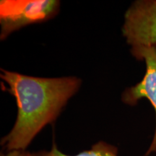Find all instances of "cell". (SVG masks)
<instances>
[{
    "instance_id": "cell-1",
    "label": "cell",
    "mask_w": 156,
    "mask_h": 156,
    "mask_svg": "<svg viewBox=\"0 0 156 156\" xmlns=\"http://www.w3.org/2000/svg\"><path fill=\"white\" fill-rule=\"evenodd\" d=\"M0 77L17 106L14 126L1 140L7 151L26 150L45 126L55 122L82 85L77 77H38L5 69Z\"/></svg>"
},
{
    "instance_id": "cell-2",
    "label": "cell",
    "mask_w": 156,
    "mask_h": 156,
    "mask_svg": "<svg viewBox=\"0 0 156 156\" xmlns=\"http://www.w3.org/2000/svg\"><path fill=\"white\" fill-rule=\"evenodd\" d=\"M60 9L58 0H2L0 24L2 41L27 25L49 20Z\"/></svg>"
},
{
    "instance_id": "cell-3",
    "label": "cell",
    "mask_w": 156,
    "mask_h": 156,
    "mask_svg": "<svg viewBox=\"0 0 156 156\" xmlns=\"http://www.w3.org/2000/svg\"><path fill=\"white\" fill-rule=\"evenodd\" d=\"M122 34L130 47L156 46V0H136L124 15Z\"/></svg>"
},
{
    "instance_id": "cell-4",
    "label": "cell",
    "mask_w": 156,
    "mask_h": 156,
    "mask_svg": "<svg viewBox=\"0 0 156 156\" xmlns=\"http://www.w3.org/2000/svg\"><path fill=\"white\" fill-rule=\"evenodd\" d=\"M130 53L138 61L145 64V73L142 80L124 90L122 101L134 106L142 98H146L153 106L155 115V126L153 139L145 156L156 153V46H137L130 48Z\"/></svg>"
},
{
    "instance_id": "cell-5",
    "label": "cell",
    "mask_w": 156,
    "mask_h": 156,
    "mask_svg": "<svg viewBox=\"0 0 156 156\" xmlns=\"http://www.w3.org/2000/svg\"><path fill=\"white\" fill-rule=\"evenodd\" d=\"M36 156H119V150L116 146L104 141H99L95 143L87 151H84L75 155H69L62 153L53 143L50 151H41L36 153Z\"/></svg>"
},
{
    "instance_id": "cell-6",
    "label": "cell",
    "mask_w": 156,
    "mask_h": 156,
    "mask_svg": "<svg viewBox=\"0 0 156 156\" xmlns=\"http://www.w3.org/2000/svg\"><path fill=\"white\" fill-rule=\"evenodd\" d=\"M0 156H36V153H32L26 150H14L7 151L6 153H1Z\"/></svg>"
}]
</instances>
